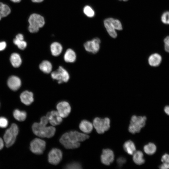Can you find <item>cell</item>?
<instances>
[{
	"instance_id": "obj_6",
	"label": "cell",
	"mask_w": 169,
	"mask_h": 169,
	"mask_svg": "<svg viewBox=\"0 0 169 169\" xmlns=\"http://www.w3.org/2000/svg\"><path fill=\"white\" fill-rule=\"evenodd\" d=\"M146 120L145 116L133 115L128 127L129 132L133 134L139 132L141 128L145 126Z\"/></svg>"
},
{
	"instance_id": "obj_16",
	"label": "cell",
	"mask_w": 169,
	"mask_h": 169,
	"mask_svg": "<svg viewBox=\"0 0 169 169\" xmlns=\"http://www.w3.org/2000/svg\"><path fill=\"white\" fill-rule=\"evenodd\" d=\"M20 98L21 101L27 105H30L34 101L33 94L28 90L24 91L21 94Z\"/></svg>"
},
{
	"instance_id": "obj_2",
	"label": "cell",
	"mask_w": 169,
	"mask_h": 169,
	"mask_svg": "<svg viewBox=\"0 0 169 169\" xmlns=\"http://www.w3.org/2000/svg\"><path fill=\"white\" fill-rule=\"evenodd\" d=\"M49 121L46 116L41 117L40 122H35L32 126V130L36 136L42 138H50L54 135L56 129L53 126H47Z\"/></svg>"
},
{
	"instance_id": "obj_13",
	"label": "cell",
	"mask_w": 169,
	"mask_h": 169,
	"mask_svg": "<svg viewBox=\"0 0 169 169\" xmlns=\"http://www.w3.org/2000/svg\"><path fill=\"white\" fill-rule=\"evenodd\" d=\"M114 159V155L113 151L109 149L103 150L101 155V162L104 164L109 166L113 162Z\"/></svg>"
},
{
	"instance_id": "obj_36",
	"label": "cell",
	"mask_w": 169,
	"mask_h": 169,
	"mask_svg": "<svg viewBox=\"0 0 169 169\" xmlns=\"http://www.w3.org/2000/svg\"><path fill=\"white\" fill-rule=\"evenodd\" d=\"M7 44L5 41L0 42V51L4 50L6 48Z\"/></svg>"
},
{
	"instance_id": "obj_17",
	"label": "cell",
	"mask_w": 169,
	"mask_h": 169,
	"mask_svg": "<svg viewBox=\"0 0 169 169\" xmlns=\"http://www.w3.org/2000/svg\"><path fill=\"white\" fill-rule=\"evenodd\" d=\"M63 58L65 62L68 63H73L76 60V54L73 49H68L64 53Z\"/></svg>"
},
{
	"instance_id": "obj_9",
	"label": "cell",
	"mask_w": 169,
	"mask_h": 169,
	"mask_svg": "<svg viewBox=\"0 0 169 169\" xmlns=\"http://www.w3.org/2000/svg\"><path fill=\"white\" fill-rule=\"evenodd\" d=\"M46 142L38 138L33 140L30 143V150L33 153L40 155L43 153L46 147Z\"/></svg>"
},
{
	"instance_id": "obj_29",
	"label": "cell",
	"mask_w": 169,
	"mask_h": 169,
	"mask_svg": "<svg viewBox=\"0 0 169 169\" xmlns=\"http://www.w3.org/2000/svg\"><path fill=\"white\" fill-rule=\"evenodd\" d=\"M13 42L19 49L22 50L25 49L27 46V43L24 40L15 38L13 40Z\"/></svg>"
},
{
	"instance_id": "obj_18",
	"label": "cell",
	"mask_w": 169,
	"mask_h": 169,
	"mask_svg": "<svg viewBox=\"0 0 169 169\" xmlns=\"http://www.w3.org/2000/svg\"><path fill=\"white\" fill-rule=\"evenodd\" d=\"M162 61L161 56L158 53L151 54L149 57L148 62L149 64L152 67H157L161 64Z\"/></svg>"
},
{
	"instance_id": "obj_33",
	"label": "cell",
	"mask_w": 169,
	"mask_h": 169,
	"mask_svg": "<svg viewBox=\"0 0 169 169\" xmlns=\"http://www.w3.org/2000/svg\"><path fill=\"white\" fill-rule=\"evenodd\" d=\"M8 121L6 117L3 116L0 117V127L5 128L8 125Z\"/></svg>"
},
{
	"instance_id": "obj_40",
	"label": "cell",
	"mask_w": 169,
	"mask_h": 169,
	"mask_svg": "<svg viewBox=\"0 0 169 169\" xmlns=\"http://www.w3.org/2000/svg\"><path fill=\"white\" fill-rule=\"evenodd\" d=\"M11 2L14 3H18L21 2V0H10Z\"/></svg>"
},
{
	"instance_id": "obj_30",
	"label": "cell",
	"mask_w": 169,
	"mask_h": 169,
	"mask_svg": "<svg viewBox=\"0 0 169 169\" xmlns=\"http://www.w3.org/2000/svg\"><path fill=\"white\" fill-rule=\"evenodd\" d=\"M84 13L88 17H92L95 15V12L92 8L89 6H85L83 9Z\"/></svg>"
},
{
	"instance_id": "obj_37",
	"label": "cell",
	"mask_w": 169,
	"mask_h": 169,
	"mask_svg": "<svg viewBox=\"0 0 169 169\" xmlns=\"http://www.w3.org/2000/svg\"><path fill=\"white\" fill-rule=\"evenodd\" d=\"M165 112L168 115H169V106H166L164 108Z\"/></svg>"
},
{
	"instance_id": "obj_31",
	"label": "cell",
	"mask_w": 169,
	"mask_h": 169,
	"mask_svg": "<svg viewBox=\"0 0 169 169\" xmlns=\"http://www.w3.org/2000/svg\"><path fill=\"white\" fill-rule=\"evenodd\" d=\"M162 22L165 24H169V11H166L162 14L161 18Z\"/></svg>"
},
{
	"instance_id": "obj_27",
	"label": "cell",
	"mask_w": 169,
	"mask_h": 169,
	"mask_svg": "<svg viewBox=\"0 0 169 169\" xmlns=\"http://www.w3.org/2000/svg\"><path fill=\"white\" fill-rule=\"evenodd\" d=\"M143 150L147 154L152 155L156 152V147L154 143L150 142L144 146Z\"/></svg>"
},
{
	"instance_id": "obj_1",
	"label": "cell",
	"mask_w": 169,
	"mask_h": 169,
	"mask_svg": "<svg viewBox=\"0 0 169 169\" xmlns=\"http://www.w3.org/2000/svg\"><path fill=\"white\" fill-rule=\"evenodd\" d=\"M89 137V136L85 133L72 131L63 134L59 139V141L66 148L74 149L79 147L80 142L85 141Z\"/></svg>"
},
{
	"instance_id": "obj_24",
	"label": "cell",
	"mask_w": 169,
	"mask_h": 169,
	"mask_svg": "<svg viewBox=\"0 0 169 169\" xmlns=\"http://www.w3.org/2000/svg\"><path fill=\"white\" fill-rule=\"evenodd\" d=\"M133 155V160L136 164L141 165L144 163L145 160L143 158V154L141 151H136Z\"/></svg>"
},
{
	"instance_id": "obj_14",
	"label": "cell",
	"mask_w": 169,
	"mask_h": 169,
	"mask_svg": "<svg viewBox=\"0 0 169 169\" xmlns=\"http://www.w3.org/2000/svg\"><path fill=\"white\" fill-rule=\"evenodd\" d=\"M46 116L49 123L53 126L59 125L62 121V118L59 115L57 111L52 110L48 112Z\"/></svg>"
},
{
	"instance_id": "obj_19",
	"label": "cell",
	"mask_w": 169,
	"mask_h": 169,
	"mask_svg": "<svg viewBox=\"0 0 169 169\" xmlns=\"http://www.w3.org/2000/svg\"><path fill=\"white\" fill-rule=\"evenodd\" d=\"M63 49L62 46L58 42H54L50 45V52L52 55L54 56H59L62 53Z\"/></svg>"
},
{
	"instance_id": "obj_4",
	"label": "cell",
	"mask_w": 169,
	"mask_h": 169,
	"mask_svg": "<svg viewBox=\"0 0 169 169\" xmlns=\"http://www.w3.org/2000/svg\"><path fill=\"white\" fill-rule=\"evenodd\" d=\"M104 25L108 34L113 38H115L117 36L115 30H120L122 29V26L120 21L112 18H109L105 19Z\"/></svg>"
},
{
	"instance_id": "obj_23",
	"label": "cell",
	"mask_w": 169,
	"mask_h": 169,
	"mask_svg": "<svg viewBox=\"0 0 169 169\" xmlns=\"http://www.w3.org/2000/svg\"><path fill=\"white\" fill-rule=\"evenodd\" d=\"M123 148L125 152L130 155H132L136 151V148L134 142L131 140H128L124 143Z\"/></svg>"
},
{
	"instance_id": "obj_8",
	"label": "cell",
	"mask_w": 169,
	"mask_h": 169,
	"mask_svg": "<svg viewBox=\"0 0 169 169\" xmlns=\"http://www.w3.org/2000/svg\"><path fill=\"white\" fill-rule=\"evenodd\" d=\"M51 76L52 79L57 80L59 84L67 82L70 79L68 72L62 66H59L56 70L51 72Z\"/></svg>"
},
{
	"instance_id": "obj_41",
	"label": "cell",
	"mask_w": 169,
	"mask_h": 169,
	"mask_svg": "<svg viewBox=\"0 0 169 169\" xmlns=\"http://www.w3.org/2000/svg\"><path fill=\"white\" fill-rule=\"evenodd\" d=\"M120 1H127L128 0H119Z\"/></svg>"
},
{
	"instance_id": "obj_3",
	"label": "cell",
	"mask_w": 169,
	"mask_h": 169,
	"mask_svg": "<svg viewBox=\"0 0 169 169\" xmlns=\"http://www.w3.org/2000/svg\"><path fill=\"white\" fill-rule=\"evenodd\" d=\"M28 22V31L31 33H37L39 28L42 27L45 24L44 18L40 14L33 13L29 16Z\"/></svg>"
},
{
	"instance_id": "obj_15",
	"label": "cell",
	"mask_w": 169,
	"mask_h": 169,
	"mask_svg": "<svg viewBox=\"0 0 169 169\" xmlns=\"http://www.w3.org/2000/svg\"><path fill=\"white\" fill-rule=\"evenodd\" d=\"M21 81L18 77L12 76L8 79L7 84L9 87L12 90L16 91L18 90L21 85Z\"/></svg>"
},
{
	"instance_id": "obj_5",
	"label": "cell",
	"mask_w": 169,
	"mask_h": 169,
	"mask_svg": "<svg viewBox=\"0 0 169 169\" xmlns=\"http://www.w3.org/2000/svg\"><path fill=\"white\" fill-rule=\"evenodd\" d=\"M18 132V127L15 123L12 124L6 131L3 136V140L7 147H10L13 144Z\"/></svg>"
},
{
	"instance_id": "obj_26",
	"label": "cell",
	"mask_w": 169,
	"mask_h": 169,
	"mask_svg": "<svg viewBox=\"0 0 169 169\" xmlns=\"http://www.w3.org/2000/svg\"><path fill=\"white\" fill-rule=\"evenodd\" d=\"M10 61L12 65L16 68L19 67L22 63V59L20 55L16 53H13L11 55Z\"/></svg>"
},
{
	"instance_id": "obj_20",
	"label": "cell",
	"mask_w": 169,
	"mask_h": 169,
	"mask_svg": "<svg viewBox=\"0 0 169 169\" xmlns=\"http://www.w3.org/2000/svg\"><path fill=\"white\" fill-rule=\"evenodd\" d=\"M79 127L80 129L85 134L90 133L93 129V125L89 121L83 120L80 122Z\"/></svg>"
},
{
	"instance_id": "obj_39",
	"label": "cell",
	"mask_w": 169,
	"mask_h": 169,
	"mask_svg": "<svg viewBox=\"0 0 169 169\" xmlns=\"http://www.w3.org/2000/svg\"><path fill=\"white\" fill-rule=\"evenodd\" d=\"M31 1L33 3H39L43 2L44 0H31Z\"/></svg>"
},
{
	"instance_id": "obj_21",
	"label": "cell",
	"mask_w": 169,
	"mask_h": 169,
	"mask_svg": "<svg viewBox=\"0 0 169 169\" xmlns=\"http://www.w3.org/2000/svg\"><path fill=\"white\" fill-rule=\"evenodd\" d=\"M39 68L40 70L44 73L49 74L52 72L53 66L49 61L44 60L40 64Z\"/></svg>"
},
{
	"instance_id": "obj_35",
	"label": "cell",
	"mask_w": 169,
	"mask_h": 169,
	"mask_svg": "<svg viewBox=\"0 0 169 169\" xmlns=\"http://www.w3.org/2000/svg\"><path fill=\"white\" fill-rule=\"evenodd\" d=\"M126 162V159L122 156L119 157L117 160V162L120 167L122 166Z\"/></svg>"
},
{
	"instance_id": "obj_34",
	"label": "cell",
	"mask_w": 169,
	"mask_h": 169,
	"mask_svg": "<svg viewBox=\"0 0 169 169\" xmlns=\"http://www.w3.org/2000/svg\"><path fill=\"white\" fill-rule=\"evenodd\" d=\"M164 49L166 51L169 53V36L165 37L164 39Z\"/></svg>"
},
{
	"instance_id": "obj_7",
	"label": "cell",
	"mask_w": 169,
	"mask_h": 169,
	"mask_svg": "<svg viewBox=\"0 0 169 169\" xmlns=\"http://www.w3.org/2000/svg\"><path fill=\"white\" fill-rule=\"evenodd\" d=\"M93 125L97 132L102 134L110 129V120L108 117L101 118L97 117L94 119Z\"/></svg>"
},
{
	"instance_id": "obj_22",
	"label": "cell",
	"mask_w": 169,
	"mask_h": 169,
	"mask_svg": "<svg viewBox=\"0 0 169 169\" xmlns=\"http://www.w3.org/2000/svg\"><path fill=\"white\" fill-rule=\"evenodd\" d=\"M11 12V9L7 4L0 2V21L1 19L9 15Z\"/></svg>"
},
{
	"instance_id": "obj_28",
	"label": "cell",
	"mask_w": 169,
	"mask_h": 169,
	"mask_svg": "<svg viewBox=\"0 0 169 169\" xmlns=\"http://www.w3.org/2000/svg\"><path fill=\"white\" fill-rule=\"evenodd\" d=\"M161 161L162 164L159 166L161 169H169V154H165L162 156Z\"/></svg>"
},
{
	"instance_id": "obj_32",
	"label": "cell",
	"mask_w": 169,
	"mask_h": 169,
	"mask_svg": "<svg viewBox=\"0 0 169 169\" xmlns=\"http://www.w3.org/2000/svg\"><path fill=\"white\" fill-rule=\"evenodd\" d=\"M65 168L70 169H79L82 168V167L79 163L77 162H73L68 164Z\"/></svg>"
},
{
	"instance_id": "obj_38",
	"label": "cell",
	"mask_w": 169,
	"mask_h": 169,
	"mask_svg": "<svg viewBox=\"0 0 169 169\" xmlns=\"http://www.w3.org/2000/svg\"><path fill=\"white\" fill-rule=\"evenodd\" d=\"M4 146V142L2 138L0 137V150L2 149Z\"/></svg>"
},
{
	"instance_id": "obj_11",
	"label": "cell",
	"mask_w": 169,
	"mask_h": 169,
	"mask_svg": "<svg viewBox=\"0 0 169 169\" xmlns=\"http://www.w3.org/2000/svg\"><path fill=\"white\" fill-rule=\"evenodd\" d=\"M62 155V152L60 149L56 148H53L48 154V161L52 165H57L61 160Z\"/></svg>"
},
{
	"instance_id": "obj_10",
	"label": "cell",
	"mask_w": 169,
	"mask_h": 169,
	"mask_svg": "<svg viewBox=\"0 0 169 169\" xmlns=\"http://www.w3.org/2000/svg\"><path fill=\"white\" fill-rule=\"evenodd\" d=\"M100 40L99 38H95L92 40L85 42L84 46L85 50L88 52L95 54L100 50Z\"/></svg>"
},
{
	"instance_id": "obj_12",
	"label": "cell",
	"mask_w": 169,
	"mask_h": 169,
	"mask_svg": "<svg viewBox=\"0 0 169 169\" xmlns=\"http://www.w3.org/2000/svg\"><path fill=\"white\" fill-rule=\"evenodd\" d=\"M57 111L60 116L62 118L67 117L69 114L71 108L69 103L65 101L59 102L56 105Z\"/></svg>"
},
{
	"instance_id": "obj_25",
	"label": "cell",
	"mask_w": 169,
	"mask_h": 169,
	"mask_svg": "<svg viewBox=\"0 0 169 169\" xmlns=\"http://www.w3.org/2000/svg\"><path fill=\"white\" fill-rule=\"evenodd\" d=\"M13 115L15 119L19 121L25 120L27 116L25 111H21L18 109H15L13 111Z\"/></svg>"
}]
</instances>
